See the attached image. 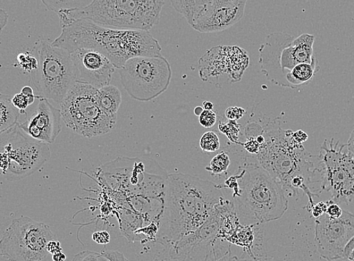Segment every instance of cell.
I'll use <instances>...</instances> for the list:
<instances>
[{"label": "cell", "instance_id": "35", "mask_svg": "<svg viewBox=\"0 0 354 261\" xmlns=\"http://www.w3.org/2000/svg\"><path fill=\"white\" fill-rule=\"evenodd\" d=\"M260 146L259 143L256 139H248V142L243 144L244 148L250 154H257Z\"/></svg>", "mask_w": 354, "mask_h": 261}, {"label": "cell", "instance_id": "36", "mask_svg": "<svg viewBox=\"0 0 354 261\" xmlns=\"http://www.w3.org/2000/svg\"><path fill=\"white\" fill-rule=\"evenodd\" d=\"M136 1L155 8L159 12H162L165 6V0H136Z\"/></svg>", "mask_w": 354, "mask_h": 261}, {"label": "cell", "instance_id": "22", "mask_svg": "<svg viewBox=\"0 0 354 261\" xmlns=\"http://www.w3.org/2000/svg\"><path fill=\"white\" fill-rule=\"evenodd\" d=\"M49 11L58 12L64 10L82 8L90 5L93 0H41Z\"/></svg>", "mask_w": 354, "mask_h": 261}, {"label": "cell", "instance_id": "8", "mask_svg": "<svg viewBox=\"0 0 354 261\" xmlns=\"http://www.w3.org/2000/svg\"><path fill=\"white\" fill-rule=\"evenodd\" d=\"M119 72L124 89L140 102L162 95L169 88L172 78L171 64L162 55L130 58Z\"/></svg>", "mask_w": 354, "mask_h": 261}, {"label": "cell", "instance_id": "14", "mask_svg": "<svg viewBox=\"0 0 354 261\" xmlns=\"http://www.w3.org/2000/svg\"><path fill=\"white\" fill-rule=\"evenodd\" d=\"M62 120L60 109L50 104L48 99L41 97L35 113L19 126L31 137L53 144L62 132Z\"/></svg>", "mask_w": 354, "mask_h": 261}, {"label": "cell", "instance_id": "20", "mask_svg": "<svg viewBox=\"0 0 354 261\" xmlns=\"http://www.w3.org/2000/svg\"><path fill=\"white\" fill-rule=\"evenodd\" d=\"M171 2L174 10L182 14L192 27L212 3V0H171Z\"/></svg>", "mask_w": 354, "mask_h": 261}, {"label": "cell", "instance_id": "11", "mask_svg": "<svg viewBox=\"0 0 354 261\" xmlns=\"http://www.w3.org/2000/svg\"><path fill=\"white\" fill-rule=\"evenodd\" d=\"M325 140L319 156L324 166V191L335 204H349L354 200V155L347 145Z\"/></svg>", "mask_w": 354, "mask_h": 261}, {"label": "cell", "instance_id": "30", "mask_svg": "<svg viewBox=\"0 0 354 261\" xmlns=\"http://www.w3.org/2000/svg\"><path fill=\"white\" fill-rule=\"evenodd\" d=\"M244 114H245V110L238 106L227 108L225 113V115L227 120L235 122L241 119Z\"/></svg>", "mask_w": 354, "mask_h": 261}, {"label": "cell", "instance_id": "7", "mask_svg": "<svg viewBox=\"0 0 354 261\" xmlns=\"http://www.w3.org/2000/svg\"><path fill=\"white\" fill-rule=\"evenodd\" d=\"M36 49L38 67L30 73L32 86L41 97L59 105L77 79L71 52L48 41H41Z\"/></svg>", "mask_w": 354, "mask_h": 261}, {"label": "cell", "instance_id": "6", "mask_svg": "<svg viewBox=\"0 0 354 261\" xmlns=\"http://www.w3.org/2000/svg\"><path fill=\"white\" fill-rule=\"evenodd\" d=\"M97 91L88 84L75 82L59 104L65 124L83 137L102 136L112 131L117 122L100 108Z\"/></svg>", "mask_w": 354, "mask_h": 261}, {"label": "cell", "instance_id": "5", "mask_svg": "<svg viewBox=\"0 0 354 261\" xmlns=\"http://www.w3.org/2000/svg\"><path fill=\"white\" fill-rule=\"evenodd\" d=\"M161 12L136 0H93L86 7L57 13L62 27L86 19L109 28L149 31L158 23Z\"/></svg>", "mask_w": 354, "mask_h": 261}, {"label": "cell", "instance_id": "9", "mask_svg": "<svg viewBox=\"0 0 354 261\" xmlns=\"http://www.w3.org/2000/svg\"><path fill=\"white\" fill-rule=\"evenodd\" d=\"M56 240L49 225L21 216L15 218L0 240V252L6 260L40 261L49 256L47 244Z\"/></svg>", "mask_w": 354, "mask_h": 261}, {"label": "cell", "instance_id": "42", "mask_svg": "<svg viewBox=\"0 0 354 261\" xmlns=\"http://www.w3.org/2000/svg\"><path fill=\"white\" fill-rule=\"evenodd\" d=\"M346 145L348 150L354 155V129L351 133L350 138Z\"/></svg>", "mask_w": 354, "mask_h": 261}, {"label": "cell", "instance_id": "47", "mask_svg": "<svg viewBox=\"0 0 354 261\" xmlns=\"http://www.w3.org/2000/svg\"><path fill=\"white\" fill-rule=\"evenodd\" d=\"M0 260H6L5 257L2 255L1 252H0Z\"/></svg>", "mask_w": 354, "mask_h": 261}, {"label": "cell", "instance_id": "21", "mask_svg": "<svg viewBox=\"0 0 354 261\" xmlns=\"http://www.w3.org/2000/svg\"><path fill=\"white\" fill-rule=\"evenodd\" d=\"M12 99V96L0 93V134L18 124L21 112L14 106Z\"/></svg>", "mask_w": 354, "mask_h": 261}, {"label": "cell", "instance_id": "23", "mask_svg": "<svg viewBox=\"0 0 354 261\" xmlns=\"http://www.w3.org/2000/svg\"><path fill=\"white\" fill-rule=\"evenodd\" d=\"M231 165V159L225 151L216 155L206 167V171L214 176L225 175Z\"/></svg>", "mask_w": 354, "mask_h": 261}, {"label": "cell", "instance_id": "13", "mask_svg": "<svg viewBox=\"0 0 354 261\" xmlns=\"http://www.w3.org/2000/svg\"><path fill=\"white\" fill-rule=\"evenodd\" d=\"M77 82L88 84L97 89L111 85L115 67L98 50L91 48H77L71 52Z\"/></svg>", "mask_w": 354, "mask_h": 261}, {"label": "cell", "instance_id": "31", "mask_svg": "<svg viewBox=\"0 0 354 261\" xmlns=\"http://www.w3.org/2000/svg\"><path fill=\"white\" fill-rule=\"evenodd\" d=\"M218 127H220L221 131L225 133L226 136L232 142H234L239 138V127H240V126L237 123L234 122L232 130H230L229 124H221Z\"/></svg>", "mask_w": 354, "mask_h": 261}, {"label": "cell", "instance_id": "29", "mask_svg": "<svg viewBox=\"0 0 354 261\" xmlns=\"http://www.w3.org/2000/svg\"><path fill=\"white\" fill-rule=\"evenodd\" d=\"M12 102L14 106L19 109L21 113H24L27 108L30 106L28 98L24 96L22 93L15 95L12 97Z\"/></svg>", "mask_w": 354, "mask_h": 261}, {"label": "cell", "instance_id": "1", "mask_svg": "<svg viewBox=\"0 0 354 261\" xmlns=\"http://www.w3.org/2000/svg\"><path fill=\"white\" fill-rule=\"evenodd\" d=\"M163 201L158 240L165 245L197 231L226 202L220 185L181 173L166 177Z\"/></svg>", "mask_w": 354, "mask_h": 261}, {"label": "cell", "instance_id": "43", "mask_svg": "<svg viewBox=\"0 0 354 261\" xmlns=\"http://www.w3.org/2000/svg\"><path fill=\"white\" fill-rule=\"evenodd\" d=\"M66 258V255L62 252V251L56 252V253L53 255V260L54 261H64Z\"/></svg>", "mask_w": 354, "mask_h": 261}, {"label": "cell", "instance_id": "15", "mask_svg": "<svg viewBox=\"0 0 354 261\" xmlns=\"http://www.w3.org/2000/svg\"><path fill=\"white\" fill-rule=\"evenodd\" d=\"M294 39L283 32H273L268 36L266 44L259 48L261 72L274 85L289 88L281 66L282 50Z\"/></svg>", "mask_w": 354, "mask_h": 261}, {"label": "cell", "instance_id": "39", "mask_svg": "<svg viewBox=\"0 0 354 261\" xmlns=\"http://www.w3.org/2000/svg\"><path fill=\"white\" fill-rule=\"evenodd\" d=\"M46 248L50 255H53L56 252L62 251L61 242L56 240H50L47 244Z\"/></svg>", "mask_w": 354, "mask_h": 261}, {"label": "cell", "instance_id": "16", "mask_svg": "<svg viewBox=\"0 0 354 261\" xmlns=\"http://www.w3.org/2000/svg\"><path fill=\"white\" fill-rule=\"evenodd\" d=\"M246 5L227 8L207 7L192 28L200 32H221L239 22L245 12Z\"/></svg>", "mask_w": 354, "mask_h": 261}, {"label": "cell", "instance_id": "46", "mask_svg": "<svg viewBox=\"0 0 354 261\" xmlns=\"http://www.w3.org/2000/svg\"><path fill=\"white\" fill-rule=\"evenodd\" d=\"M348 260L354 261V247H353V250L351 251Z\"/></svg>", "mask_w": 354, "mask_h": 261}, {"label": "cell", "instance_id": "45", "mask_svg": "<svg viewBox=\"0 0 354 261\" xmlns=\"http://www.w3.org/2000/svg\"><path fill=\"white\" fill-rule=\"evenodd\" d=\"M204 111V108L201 106H197L194 109V113H195L196 115L198 116L202 113V112Z\"/></svg>", "mask_w": 354, "mask_h": 261}, {"label": "cell", "instance_id": "18", "mask_svg": "<svg viewBox=\"0 0 354 261\" xmlns=\"http://www.w3.org/2000/svg\"><path fill=\"white\" fill-rule=\"evenodd\" d=\"M320 67L318 65V61L315 55L312 59L311 63H301L295 66L285 75L288 87L292 89H296L307 85L314 79Z\"/></svg>", "mask_w": 354, "mask_h": 261}, {"label": "cell", "instance_id": "26", "mask_svg": "<svg viewBox=\"0 0 354 261\" xmlns=\"http://www.w3.org/2000/svg\"><path fill=\"white\" fill-rule=\"evenodd\" d=\"M216 114L213 110L204 109V111L199 115L200 124L207 129L213 128L216 123Z\"/></svg>", "mask_w": 354, "mask_h": 261}, {"label": "cell", "instance_id": "32", "mask_svg": "<svg viewBox=\"0 0 354 261\" xmlns=\"http://www.w3.org/2000/svg\"><path fill=\"white\" fill-rule=\"evenodd\" d=\"M327 208L326 214L331 218H339L342 216L343 213V209L338 205V204L334 203V202L331 200H328L326 202Z\"/></svg>", "mask_w": 354, "mask_h": 261}, {"label": "cell", "instance_id": "41", "mask_svg": "<svg viewBox=\"0 0 354 261\" xmlns=\"http://www.w3.org/2000/svg\"><path fill=\"white\" fill-rule=\"evenodd\" d=\"M8 20V15L6 11L0 8V33L6 27Z\"/></svg>", "mask_w": 354, "mask_h": 261}, {"label": "cell", "instance_id": "44", "mask_svg": "<svg viewBox=\"0 0 354 261\" xmlns=\"http://www.w3.org/2000/svg\"><path fill=\"white\" fill-rule=\"evenodd\" d=\"M214 105L212 102H209V101H205L203 103V108L206 109V110H214Z\"/></svg>", "mask_w": 354, "mask_h": 261}, {"label": "cell", "instance_id": "24", "mask_svg": "<svg viewBox=\"0 0 354 261\" xmlns=\"http://www.w3.org/2000/svg\"><path fill=\"white\" fill-rule=\"evenodd\" d=\"M200 147L204 153H214L221 148L220 138L213 131L204 133L200 139Z\"/></svg>", "mask_w": 354, "mask_h": 261}, {"label": "cell", "instance_id": "33", "mask_svg": "<svg viewBox=\"0 0 354 261\" xmlns=\"http://www.w3.org/2000/svg\"><path fill=\"white\" fill-rule=\"evenodd\" d=\"M92 239L100 245H106L111 242V235L106 231H96L93 233Z\"/></svg>", "mask_w": 354, "mask_h": 261}, {"label": "cell", "instance_id": "2", "mask_svg": "<svg viewBox=\"0 0 354 261\" xmlns=\"http://www.w3.org/2000/svg\"><path fill=\"white\" fill-rule=\"evenodd\" d=\"M292 131L281 128L267 130L265 142L257 154V163L280 184L286 196L306 193L309 206L314 197L324 191L325 171L322 158L311 155L292 137Z\"/></svg>", "mask_w": 354, "mask_h": 261}, {"label": "cell", "instance_id": "34", "mask_svg": "<svg viewBox=\"0 0 354 261\" xmlns=\"http://www.w3.org/2000/svg\"><path fill=\"white\" fill-rule=\"evenodd\" d=\"M107 261H123L128 260L122 253L118 251H103L101 252Z\"/></svg>", "mask_w": 354, "mask_h": 261}, {"label": "cell", "instance_id": "3", "mask_svg": "<svg viewBox=\"0 0 354 261\" xmlns=\"http://www.w3.org/2000/svg\"><path fill=\"white\" fill-rule=\"evenodd\" d=\"M62 29L54 46L69 52L81 48L97 50L118 70L134 57L162 55L159 41L147 30L109 28L86 19L75 21Z\"/></svg>", "mask_w": 354, "mask_h": 261}, {"label": "cell", "instance_id": "10", "mask_svg": "<svg viewBox=\"0 0 354 261\" xmlns=\"http://www.w3.org/2000/svg\"><path fill=\"white\" fill-rule=\"evenodd\" d=\"M48 143L31 137L17 124L0 134V151L8 159L3 173L8 181H20L41 169L48 161L50 151Z\"/></svg>", "mask_w": 354, "mask_h": 261}, {"label": "cell", "instance_id": "19", "mask_svg": "<svg viewBox=\"0 0 354 261\" xmlns=\"http://www.w3.org/2000/svg\"><path fill=\"white\" fill-rule=\"evenodd\" d=\"M98 104L102 111L117 121L118 111L122 102V93L119 88L114 86H106L98 89Z\"/></svg>", "mask_w": 354, "mask_h": 261}, {"label": "cell", "instance_id": "12", "mask_svg": "<svg viewBox=\"0 0 354 261\" xmlns=\"http://www.w3.org/2000/svg\"><path fill=\"white\" fill-rule=\"evenodd\" d=\"M315 243L318 253L327 260H344V250L354 238V214L343 210L339 218L326 213L316 218Z\"/></svg>", "mask_w": 354, "mask_h": 261}, {"label": "cell", "instance_id": "27", "mask_svg": "<svg viewBox=\"0 0 354 261\" xmlns=\"http://www.w3.org/2000/svg\"><path fill=\"white\" fill-rule=\"evenodd\" d=\"M73 261H107L106 259L97 252L89 250L83 251L75 255L73 258Z\"/></svg>", "mask_w": 354, "mask_h": 261}, {"label": "cell", "instance_id": "40", "mask_svg": "<svg viewBox=\"0 0 354 261\" xmlns=\"http://www.w3.org/2000/svg\"><path fill=\"white\" fill-rule=\"evenodd\" d=\"M292 137L297 142L303 143V142H306L308 139V134L306 133L299 130H298L297 132H293L292 133Z\"/></svg>", "mask_w": 354, "mask_h": 261}, {"label": "cell", "instance_id": "38", "mask_svg": "<svg viewBox=\"0 0 354 261\" xmlns=\"http://www.w3.org/2000/svg\"><path fill=\"white\" fill-rule=\"evenodd\" d=\"M22 94L24 96H26L28 98L29 101V105H32L33 103H35V101L36 99H40L41 97L36 96L35 95V91H33V89L30 86H25L22 88L21 91Z\"/></svg>", "mask_w": 354, "mask_h": 261}, {"label": "cell", "instance_id": "4", "mask_svg": "<svg viewBox=\"0 0 354 261\" xmlns=\"http://www.w3.org/2000/svg\"><path fill=\"white\" fill-rule=\"evenodd\" d=\"M236 175L239 190L234 196L239 216L250 224L278 220L288 211L289 203L278 183L258 163H246Z\"/></svg>", "mask_w": 354, "mask_h": 261}, {"label": "cell", "instance_id": "37", "mask_svg": "<svg viewBox=\"0 0 354 261\" xmlns=\"http://www.w3.org/2000/svg\"><path fill=\"white\" fill-rule=\"evenodd\" d=\"M326 208L327 203H324V202H322V203H319L317 204H315L310 208L312 215H313V216L317 218L320 215L326 213Z\"/></svg>", "mask_w": 354, "mask_h": 261}, {"label": "cell", "instance_id": "25", "mask_svg": "<svg viewBox=\"0 0 354 261\" xmlns=\"http://www.w3.org/2000/svg\"><path fill=\"white\" fill-rule=\"evenodd\" d=\"M17 61L20 68L25 72L31 73L38 67L37 57L28 52L21 53L17 57Z\"/></svg>", "mask_w": 354, "mask_h": 261}, {"label": "cell", "instance_id": "17", "mask_svg": "<svg viewBox=\"0 0 354 261\" xmlns=\"http://www.w3.org/2000/svg\"><path fill=\"white\" fill-rule=\"evenodd\" d=\"M315 37L303 33L295 39L282 50L281 66L284 75L295 66L301 63L310 64L314 57V44Z\"/></svg>", "mask_w": 354, "mask_h": 261}, {"label": "cell", "instance_id": "28", "mask_svg": "<svg viewBox=\"0 0 354 261\" xmlns=\"http://www.w3.org/2000/svg\"><path fill=\"white\" fill-rule=\"evenodd\" d=\"M247 2L248 0H212V3L209 6L212 8H227L246 5Z\"/></svg>", "mask_w": 354, "mask_h": 261}]
</instances>
